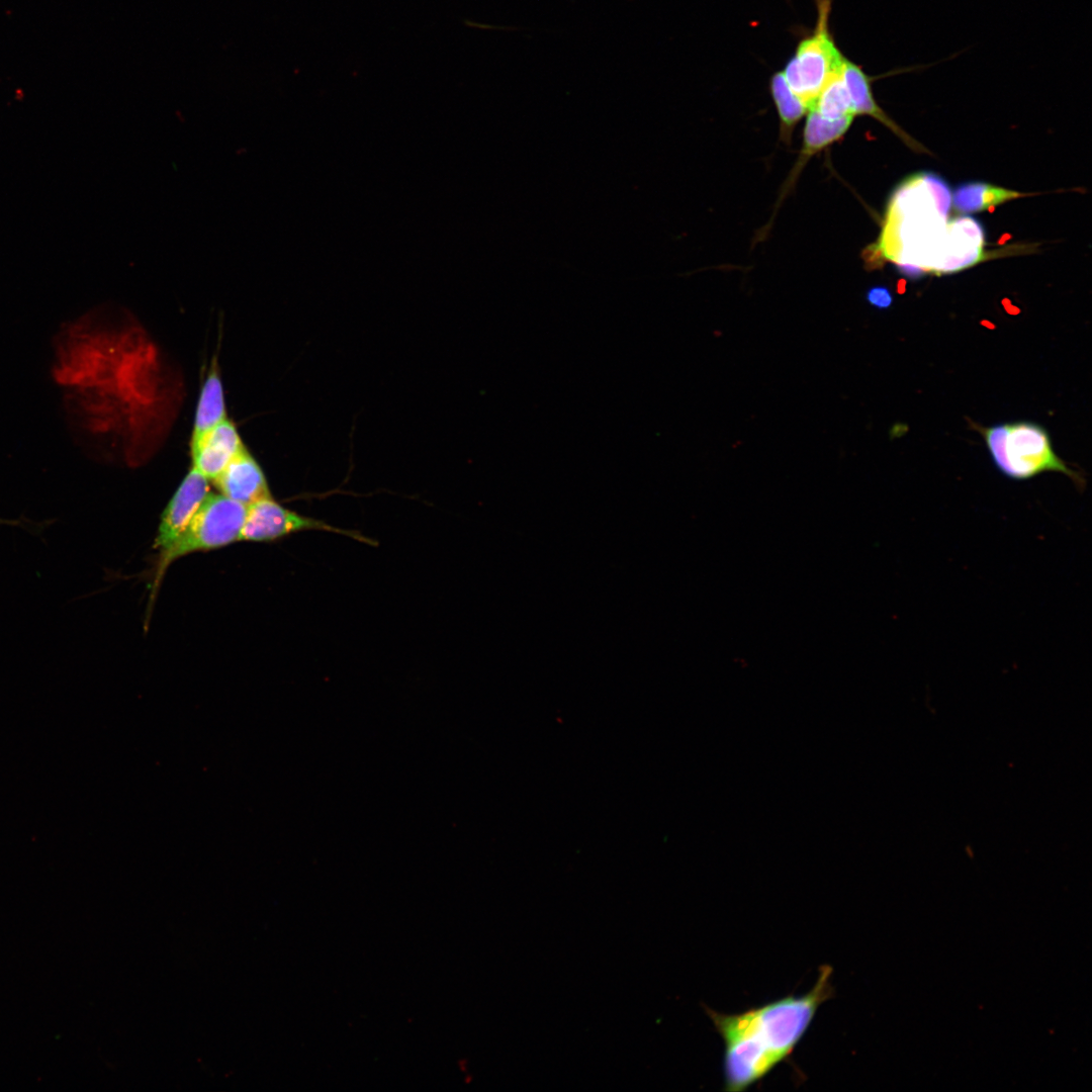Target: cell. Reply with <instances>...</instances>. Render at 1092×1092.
<instances>
[{
    "instance_id": "cell-1",
    "label": "cell",
    "mask_w": 1092,
    "mask_h": 1092,
    "mask_svg": "<svg viewBox=\"0 0 1092 1092\" xmlns=\"http://www.w3.org/2000/svg\"><path fill=\"white\" fill-rule=\"evenodd\" d=\"M832 969L823 966L813 988L736 1014L707 1009L724 1043V1090L742 1092L794 1051L818 1008L833 995Z\"/></svg>"
},
{
    "instance_id": "cell-2",
    "label": "cell",
    "mask_w": 1092,
    "mask_h": 1092,
    "mask_svg": "<svg viewBox=\"0 0 1092 1092\" xmlns=\"http://www.w3.org/2000/svg\"><path fill=\"white\" fill-rule=\"evenodd\" d=\"M950 203V189L938 175L921 172L908 177L891 196L880 239L870 250L873 258L939 275Z\"/></svg>"
},
{
    "instance_id": "cell-3",
    "label": "cell",
    "mask_w": 1092,
    "mask_h": 1092,
    "mask_svg": "<svg viewBox=\"0 0 1092 1092\" xmlns=\"http://www.w3.org/2000/svg\"><path fill=\"white\" fill-rule=\"evenodd\" d=\"M980 432L998 470L1015 480L1029 479L1055 471L1082 484V478L1055 453L1051 438L1041 426L1031 422L997 424Z\"/></svg>"
},
{
    "instance_id": "cell-4",
    "label": "cell",
    "mask_w": 1092,
    "mask_h": 1092,
    "mask_svg": "<svg viewBox=\"0 0 1092 1092\" xmlns=\"http://www.w3.org/2000/svg\"><path fill=\"white\" fill-rule=\"evenodd\" d=\"M815 27L800 39L783 71L788 85L808 110L828 79L840 71L844 58L829 28L832 0H815Z\"/></svg>"
},
{
    "instance_id": "cell-5",
    "label": "cell",
    "mask_w": 1092,
    "mask_h": 1092,
    "mask_svg": "<svg viewBox=\"0 0 1092 1092\" xmlns=\"http://www.w3.org/2000/svg\"><path fill=\"white\" fill-rule=\"evenodd\" d=\"M247 507L221 493H209L192 520L166 550L160 552L155 584L176 559L197 551H206L239 541Z\"/></svg>"
},
{
    "instance_id": "cell-6",
    "label": "cell",
    "mask_w": 1092,
    "mask_h": 1092,
    "mask_svg": "<svg viewBox=\"0 0 1092 1092\" xmlns=\"http://www.w3.org/2000/svg\"><path fill=\"white\" fill-rule=\"evenodd\" d=\"M310 530L333 532L366 544H375L359 532L340 529L324 521L290 511L274 500L272 496L247 507L239 541L269 542L293 533Z\"/></svg>"
},
{
    "instance_id": "cell-7",
    "label": "cell",
    "mask_w": 1092,
    "mask_h": 1092,
    "mask_svg": "<svg viewBox=\"0 0 1092 1092\" xmlns=\"http://www.w3.org/2000/svg\"><path fill=\"white\" fill-rule=\"evenodd\" d=\"M208 481L193 467L183 478L161 517L154 545L160 552L175 542L210 493Z\"/></svg>"
},
{
    "instance_id": "cell-8",
    "label": "cell",
    "mask_w": 1092,
    "mask_h": 1092,
    "mask_svg": "<svg viewBox=\"0 0 1092 1092\" xmlns=\"http://www.w3.org/2000/svg\"><path fill=\"white\" fill-rule=\"evenodd\" d=\"M245 449L236 427L226 419L191 442L192 467L212 481Z\"/></svg>"
},
{
    "instance_id": "cell-9",
    "label": "cell",
    "mask_w": 1092,
    "mask_h": 1092,
    "mask_svg": "<svg viewBox=\"0 0 1092 1092\" xmlns=\"http://www.w3.org/2000/svg\"><path fill=\"white\" fill-rule=\"evenodd\" d=\"M212 482L222 495L246 507L271 496L262 468L246 449Z\"/></svg>"
},
{
    "instance_id": "cell-10",
    "label": "cell",
    "mask_w": 1092,
    "mask_h": 1092,
    "mask_svg": "<svg viewBox=\"0 0 1092 1092\" xmlns=\"http://www.w3.org/2000/svg\"><path fill=\"white\" fill-rule=\"evenodd\" d=\"M840 75L848 93L854 114L870 115L898 134L914 150H923L919 144L903 131L877 103L872 83L875 79L866 74L861 66L846 57L843 58Z\"/></svg>"
},
{
    "instance_id": "cell-11",
    "label": "cell",
    "mask_w": 1092,
    "mask_h": 1092,
    "mask_svg": "<svg viewBox=\"0 0 1092 1092\" xmlns=\"http://www.w3.org/2000/svg\"><path fill=\"white\" fill-rule=\"evenodd\" d=\"M226 420L223 387L214 365L209 371L200 390L194 418L191 442Z\"/></svg>"
},
{
    "instance_id": "cell-12",
    "label": "cell",
    "mask_w": 1092,
    "mask_h": 1092,
    "mask_svg": "<svg viewBox=\"0 0 1092 1092\" xmlns=\"http://www.w3.org/2000/svg\"><path fill=\"white\" fill-rule=\"evenodd\" d=\"M1025 194L981 181L960 184L952 193L953 208L961 213H972L995 207L1005 201Z\"/></svg>"
},
{
    "instance_id": "cell-13",
    "label": "cell",
    "mask_w": 1092,
    "mask_h": 1092,
    "mask_svg": "<svg viewBox=\"0 0 1092 1092\" xmlns=\"http://www.w3.org/2000/svg\"><path fill=\"white\" fill-rule=\"evenodd\" d=\"M853 117L828 120L816 110L809 109L804 127L803 148L798 166L801 167L814 154L840 140L849 128Z\"/></svg>"
},
{
    "instance_id": "cell-14",
    "label": "cell",
    "mask_w": 1092,
    "mask_h": 1092,
    "mask_svg": "<svg viewBox=\"0 0 1092 1092\" xmlns=\"http://www.w3.org/2000/svg\"><path fill=\"white\" fill-rule=\"evenodd\" d=\"M769 90L781 121V136L784 142L789 143L794 127L808 112V107L792 91L783 72H777L771 76Z\"/></svg>"
},
{
    "instance_id": "cell-15",
    "label": "cell",
    "mask_w": 1092,
    "mask_h": 1092,
    "mask_svg": "<svg viewBox=\"0 0 1092 1092\" xmlns=\"http://www.w3.org/2000/svg\"><path fill=\"white\" fill-rule=\"evenodd\" d=\"M810 109L816 110L828 120L855 115L840 71L828 79Z\"/></svg>"
},
{
    "instance_id": "cell-16",
    "label": "cell",
    "mask_w": 1092,
    "mask_h": 1092,
    "mask_svg": "<svg viewBox=\"0 0 1092 1092\" xmlns=\"http://www.w3.org/2000/svg\"><path fill=\"white\" fill-rule=\"evenodd\" d=\"M866 298L871 305L881 309L889 308L894 300L891 290L886 286H874L870 288Z\"/></svg>"
}]
</instances>
